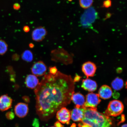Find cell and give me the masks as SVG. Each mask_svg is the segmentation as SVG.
<instances>
[{"label":"cell","instance_id":"ba28073f","mask_svg":"<svg viewBox=\"0 0 127 127\" xmlns=\"http://www.w3.org/2000/svg\"><path fill=\"white\" fill-rule=\"evenodd\" d=\"M47 70V67L43 62H36L31 68V71L33 75L40 77L45 74Z\"/></svg>","mask_w":127,"mask_h":127},{"label":"cell","instance_id":"6da1fadb","mask_svg":"<svg viewBox=\"0 0 127 127\" xmlns=\"http://www.w3.org/2000/svg\"><path fill=\"white\" fill-rule=\"evenodd\" d=\"M72 77L58 71L46 74L35 89L36 112L39 118L47 121L57 111L70 103L74 93Z\"/></svg>","mask_w":127,"mask_h":127},{"label":"cell","instance_id":"4316f807","mask_svg":"<svg viewBox=\"0 0 127 127\" xmlns=\"http://www.w3.org/2000/svg\"><path fill=\"white\" fill-rule=\"evenodd\" d=\"M112 95H113L114 98L117 99L120 96V94L118 93H117V92H114V93H112Z\"/></svg>","mask_w":127,"mask_h":127},{"label":"cell","instance_id":"4dcf8cb0","mask_svg":"<svg viewBox=\"0 0 127 127\" xmlns=\"http://www.w3.org/2000/svg\"><path fill=\"white\" fill-rule=\"evenodd\" d=\"M121 127H127V124H124L121 126Z\"/></svg>","mask_w":127,"mask_h":127},{"label":"cell","instance_id":"9c48e42d","mask_svg":"<svg viewBox=\"0 0 127 127\" xmlns=\"http://www.w3.org/2000/svg\"><path fill=\"white\" fill-rule=\"evenodd\" d=\"M47 33V30L44 27H38L33 30L32 32V38L36 42H41L45 38Z\"/></svg>","mask_w":127,"mask_h":127},{"label":"cell","instance_id":"e0dca14e","mask_svg":"<svg viewBox=\"0 0 127 127\" xmlns=\"http://www.w3.org/2000/svg\"><path fill=\"white\" fill-rule=\"evenodd\" d=\"M124 85V83L123 79L117 77L112 81L111 86L116 91H119L122 89Z\"/></svg>","mask_w":127,"mask_h":127},{"label":"cell","instance_id":"52a82bcc","mask_svg":"<svg viewBox=\"0 0 127 127\" xmlns=\"http://www.w3.org/2000/svg\"><path fill=\"white\" fill-rule=\"evenodd\" d=\"M97 67L94 63L90 61L86 62L82 66V72L87 78L93 77L96 73Z\"/></svg>","mask_w":127,"mask_h":127},{"label":"cell","instance_id":"603a6c76","mask_svg":"<svg viewBox=\"0 0 127 127\" xmlns=\"http://www.w3.org/2000/svg\"><path fill=\"white\" fill-rule=\"evenodd\" d=\"M111 4L112 2L110 0H106L103 2V5L104 7L108 8L111 7Z\"/></svg>","mask_w":127,"mask_h":127},{"label":"cell","instance_id":"cb8c5ba5","mask_svg":"<svg viewBox=\"0 0 127 127\" xmlns=\"http://www.w3.org/2000/svg\"><path fill=\"white\" fill-rule=\"evenodd\" d=\"M81 78L82 77H81L80 76L77 75V74H76L73 80L74 82H79Z\"/></svg>","mask_w":127,"mask_h":127},{"label":"cell","instance_id":"7402d4cb","mask_svg":"<svg viewBox=\"0 0 127 127\" xmlns=\"http://www.w3.org/2000/svg\"><path fill=\"white\" fill-rule=\"evenodd\" d=\"M49 71L50 73L52 75H55L58 71V69L56 66L50 67L49 68Z\"/></svg>","mask_w":127,"mask_h":127},{"label":"cell","instance_id":"d4e9b609","mask_svg":"<svg viewBox=\"0 0 127 127\" xmlns=\"http://www.w3.org/2000/svg\"><path fill=\"white\" fill-rule=\"evenodd\" d=\"M13 7L14 9L16 10H19L20 8V4L18 3H16L14 4Z\"/></svg>","mask_w":127,"mask_h":127},{"label":"cell","instance_id":"f1b7e54d","mask_svg":"<svg viewBox=\"0 0 127 127\" xmlns=\"http://www.w3.org/2000/svg\"><path fill=\"white\" fill-rule=\"evenodd\" d=\"M79 127H91L89 125L86 124H82V125L81 124H79Z\"/></svg>","mask_w":127,"mask_h":127},{"label":"cell","instance_id":"ac0fdd59","mask_svg":"<svg viewBox=\"0 0 127 127\" xmlns=\"http://www.w3.org/2000/svg\"><path fill=\"white\" fill-rule=\"evenodd\" d=\"M22 59L28 62H31L33 60V55L32 52L30 50H27L22 53L21 55Z\"/></svg>","mask_w":127,"mask_h":127},{"label":"cell","instance_id":"d6986e66","mask_svg":"<svg viewBox=\"0 0 127 127\" xmlns=\"http://www.w3.org/2000/svg\"><path fill=\"white\" fill-rule=\"evenodd\" d=\"M93 2V0H79V4L81 7L85 9L91 7Z\"/></svg>","mask_w":127,"mask_h":127},{"label":"cell","instance_id":"484cf974","mask_svg":"<svg viewBox=\"0 0 127 127\" xmlns=\"http://www.w3.org/2000/svg\"><path fill=\"white\" fill-rule=\"evenodd\" d=\"M54 126L55 127H64L63 125L59 121H57L54 124Z\"/></svg>","mask_w":127,"mask_h":127},{"label":"cell","instance_id":"277c9868","mask_svg":"<svg viewBox=\"0 0 127 127\" xmlns=\"http://www.w3.org/2000/svg\"><path fill=\"white\" fill-rule=\"evenodd\" d=\"M97 17V13L94 8H89L81 17V23L84 27H88L94 23Z\"/></svg>","mask_w":127,"mask_h":127},{"label":"cell","instance_id":"9a60e30c","mask_svg":"<svg viewBox=\"0 0 127 127\" xmlns=\"http://www.w3.org/2000/svg\"><path fill=\"white\" fill-rule=\"evenodd\" d=\"M112 89L109 86L104 85L102 86L99 89L98 95L99 97L104 99H109L112 95Z\"/></svg>","mask_w":127,"mask_h":127},{"label":"cell","instance_id":"8992f818","mask_svg":"<svg viewBox=\"0 0 127 127\" xmlns=\"http://www.w3.org/2000/svg\"><path fill=\"white\" fill-rule=\"evenodd\" d=\"M56 117L60 123L69 125L71 119L70 112L65 107H63L57 111Z\"/></svg>","mask_w":127,"mask_h":127},{"label":"cell","instance_id":"5b68a950","mask_svg":"<svg viewBox=\"0 0 127 127\" xmlns=\"http://www.w3.org/2000/svg\"><path fill=\"white\" fill-rule=\"evenodd\" d=\"M101 101L99 95L93 93H89L86 95L84 106L86 108H95Z\"/></svg>","mask_w":127,"mask_h":127},{"label":"cell","instance_id":"4fadbf2b","mask_svg":"<svg viewBox=\"0 0 127 127\" xmlns=\"http://www.w3.org/2000/svg\"><path fill=\"white\" fill-rule=\"evenodd\" d=\"M86 107H75L70 112L71 118L74 122H81L84 116V111Z\"/></svg>","mask_w":127,"mask_h":127},{"label":"cell","instance_id":"2e32d148","mask_svg":"<svg viewBox=\"0 0 127 127\" xmlns=\"http://www.w3.org/2000/svg\"><path fill=\"white\" fill-rule=\"evenodd\" d=\"M39 83V79L36 76L33 74H29L27 76L25 79L26 86L30 89H35Z\"/></svg>","mask_w":127,"mask_h":127},{"label":"cell","instance_id":"7c38bea8","mask_svg":"<svg viewBox=\"0 0 127 127\" xmlns=\"http://www.w3.org/2000/svg\"><path fill=\"white\" fill-rule=\"evenodd\" d=\"M81 87L84 90L90 92L96 91L97 88L96 82L90 79L87 78L82 81Z\"/></svg>","mask_w":127,"mask_h":127},{"label":"cell","instance_id":"ffe728a7","mask_svg":"<svg viewBox=\"0 0 127 127\" xmlns=\"http://www.w3.org/2000/svg\"><path fill=\"white\" fill-rule=\"evenodd\" d=\"M8 46L6 42L4 40L0 39V55H3L7 52Z\"/></svg>","mask_w":127,"mask_h":127},{"label":"cell","instance_id":"83f0119b","mask_svg":"<svg viewBox=\"0 0 127 127\" xmlns=\"http://www.w3.org/2000/svg\"><path fill=\"white\" fill-rule=\"evenodd\" d=\"M23 31L25 32H28L30 31L29 27L28 26H25L24 27Z\"/></svg>","mask_w":127,"mask_h":127},{"label":"cell","instance_id":"7a4b0ae2","mask_svg":"<svg viewBox=\"0 0 127 127\" xmlns=\"http://www.w3.org/2000/svg\"><path fill=\"white\" fill-rule=\"evenodd\" d=\"M81 123L91 127H111L112 125V119L105 114L98 112L97 108H86Z\"/></svg>","mask_w":127,"mask_h":127},{"label":"cell","instance_id":"30bf717a","mask_svg":"<svg viewBox=\"0 0 127 127\" xmlns=\"http://www.w3.org/2000/svg\"><path fill=\"white\" fill-rule=\"evenodd\" d=\"M14 111L15 115L17 117L20 118H23L28 113V105L25 103H19L15 106Z\"/></svg>","mask_w":127,"mask_h":127},{"label":"cell","instance_id":"f546056e","mask_svg":"<svg viewBox=\"0 0 127 127\" xmlns=\"http://www.w3.org/2000/svg\"><path fill=\"white\" fill-rule=\"evenodd\" d=\"M29 46L30 48H32L34 47V44H33L32 43L30 44H29Z\"/></svg>","mask_w":127,"mask_h":127},{"label":"cell","instance_id":"d6a6232c","mask_svg":"<svg viewBox=\"0 0 127 127\" xmlns=\"http://www.w3.org/2000/svg\"><path fill=\"white\" fill-rule=\"evenodd\" d=\"M55 127L54 126V127Z\"/></svg>","mask_w":127,"mask_h":127},{"label":"cell","instance_id":"3957f363","mask_svg":"<svg viewBox=\"0 0 127 127\" xmlns=\"http://www.w3.org/2000/svg\"><path fill=\"white\" fill-rule=\"evenodd\" d=\"M124 106L123 103L118 100H113L109 103L105 114L108 116L116 117L123 112Z\"/></svg>","mask_w":127,"mask_h":127},{"label":"cell","instance_id":"5bb4252c","mask_svg":"<svg viewBox=\"0 0 127 127\" xmlns=\"http://www.w3.org/2000/svg\"><path fill=\"white\" fill-rule=\"evenodd\" d=\"M71 99L75 104L76 107H85L84 104L85 101V96L81 93H74L71 96Z\"/></svg>","mask_w":127,"mask_h":127},{"label":"cell","instance_id":"44dd1931","mask_svg":"<svg viewBox=\"0 0 127 127\" xmlns=\"http://www.w3.org/2000/svg\"><path fill=\"white\" fill-rule=\"evenodd\" d=\"M5 116L6 118L9 120H12L15 117L14 113L11 112H8L6 114Z\"/></svg>","mask_w":127,"mask_h":127},{"label":"cell","instance_id":"1f68e13d","mask_svg":"<svg viewBox=\"0 0 127 127\" xmlns=\"http://www.w3.org/2000/svg\"><path fill=\"white\" fill-rule=\"evenodd\" d=\"M71 127H76V125L75 124H73Z\"/></svg>","mask_w":127,"mask_h":127},{"label":"cell","instance_id":"8fae6325","mask_svg":"<svg viewBox=\"0 0 127 127\" xmlns=\"http://www.w3.org/2000/svg\"><path fill=\"white\" fill-rule=\"evenodd\" d=\"M12 99L7 95L0 96V111L2 112L7 111L11 108Z\"/></svg>","mask_w":127,"mask_h":127}]
</instances>
